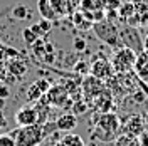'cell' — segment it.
<instances>
[{
    "mask_svg": "<svg viewBox=\"0 0 148 146\" xmlns=\"http://www.w3.org/2000/svg\"><path fill=\"white\" fill-rule=\"evenodd\" d=\"M143 131H147V124L143 121V116L140 114H131L125 121H121V134L138 138Z\"/></svg>",
    "mask_w": 148,
    "mask_h": 146,
    "instance_id": "obj_8",
    "label": "cell"
},
{
    "mask_svg": "<svg viewBox=\"0 0 148 146\" xmlns=\"http://www.w3.org/2000/svg\"><path fill=\"white\" fill-rule=\"evenodd\" d=\"M104 5H106L108 12H116V10L120 9V5H121V0H106Z\"/></svg>",
    "mask_w": 148,
    "mask_h": 146,
    "instance_id": "obj_23",
    "label": "cell"
},
{
    "mask_svg": "<svg viewBox=\"0 0 148 146\" xmlns=\"http://www.w3.org/2000/svg\"><path fill=\"white\" fill-rule=\"evenodd\" d=\"M143 121H145V124L148 126V113H145V116H143Z\"/></svg>",
    "mask_w": 148,
    "mask_h": 146,
    "instance_id": "obj_29",
    "label": "cell"
},
{
    "mask_svg": "<svg viewBox=\"0 0 148 146\" xmlns=\"http://www.w3.org/2000/svg\"><path fill=\"white\" fill-rule=\"evenodd\" d=\"M54 123H56V128H57V131H62V133H71V131L77 126V116L66 113V114H61L59 118H56Z\"/></svg>",
    "mask_w": 148,
    "mask_h": 146,
    "instance_id": "obj_12",
    "label": "cell"
},
{
    "mask_svg": "<svg viewBox=\"0 0 148 146\" xmlns=\"http://www.w3.org/2000/svg\"><path fill=\"white\" fill-rule=\"evenodd\" d=\"M7 126V119H5V116H3V113L0 111V129H3Z\"/></svg>",
    "mask_w": 148,
    "mask_h": 146,
    "instance_id": "obj_26",
    "label": "cell"
},
{
    "mask_svg": "<svg viewBox=\"0 0 148 146\" xmlns=\"http://www.w3.org/2000/svg\"><path fill=\"white\" fill-rule=\"evenodd\" d=\"M12 17L15 20H25L30 17V12L25 5H15V7H12Z\"/></svg>",
    "mask_w": 148,
    "mask_h": 146,
    "instance_id": "obj_18",
    "label": "cell"
},
{
    "mask_svg": "<svg viewBox=\"0 0 148 146\" xmlns=\"http://www.w3.org/2000/svg\"><path fill=\"white\" fill-rule=\"evenodd\" d=\"M138 55L135 54L133 50H130L126 47H118L116 52L111 57V65L114 69L116 74H123V72H131L135 69Z\"/></svg>",
    "mask_w": 148,
    "mask_h": 146,
    "instance_id": "obj_5",
    "label": "cell"
},
{
    "mask_svg": "<svg viewBox=\"0 0 148 146\" xmlns=\"http://www.w3.org/2000/svg\"><path fill=\"white\" fill-rule=\"evenodd\" d=\"M0 146H15V139L12 136V133L0 134Z\"/></svg>",
    "mask_w": 148,
    "mask_h": 146,
    "instance_id": "obj_22",
    "label": "cell"
},
{
    "mask_svg": "<svg viewBox=\"0 0 148 146\" xmlns=\"http://www.w3.org/2000/svg\"><path fill=\"white\" fill-rule=\"evenodd\" d=\"M15 123H17V126H30V124L39 123V116H37L36 108H34L32 104L22 106V108L15 113Z\"/></svg>",
    "mask_w": 148,
    "mask_h": 146,
    "instance_id": "obj_10",
    "label": "cell"
},
{
    "mask_svg": "<svg viewBox=\"0 0 148 146\" xmlns=\"http://www.w3.org/2000/svg\"><path fill=\"white\" fill-rule=\"evenodd\" d=\"M114 146H140L138 138L128 136V134H120L114 139Z\"/></svg>",
    "mask_w": 148,
    "mask_h": 146,
    "instance_id": "obj_17",
    "label": "cell"
},
{
    "mask_svg": "<svg viewBox=\"0 0 148 146\" xmlns=\"http://www.w3.org/2000/svg\"><path fill=\"white\" fill-rule=\"evenodd\" d=\"M91 131V138L101 143H114V139L121 134V121L114 113H99Z\"/></svg>",
    "mask_w": 148,
    "mask_h": 146,
    "instance_id": "obj_2",
    "label": "cell"
},
{
    "mask_svg": "<svg viewBox=\"0 0 148 146\" xmlns=\"http://www.w3.org/2000/svg\"><path fill=\"white\" fill-rule=\"evenodd\" d=\"M10 96V87L7 84H0V99H7Z\"/></svg>",
    "mask_w": 148,
    "mask_h": 146,
    "instance_id": "obj_25",
    "label": "cell"
},
{
    "mask_svg": "<svg viewBox=\"0 0 148 146\" xmlns=\"http://www.w3.org/2000/svg\"><path fill=\"white\" fill-rule=\"evenodd\" d=\"M52 86L51 79H37L27 87V101L29 102H36V101L46 98L49 87Z\"/></svg>",
    "mask_w": 148,
    "mask_h": 146,
    "instance_id": "obj_9",
    "label": "cell"
},
{
    "mask_svg": "<svg viewBox=\"0 0 148 146\" xmlns=\"http://www.w3.org/2000/svg\"><path fill=\"white\" fill-rule=\"evenodd\" d=\"M86 47H88V42H86V39H83V37H76L73 40V49L76 50V52H84L86 50Z\"/></svg>",
    "mask_w": 148,
    "mask_h": 146,
    "instance_id": "obj_21",
    "label": "cell"
},
{
    "mask_svg": "<svg viewBox=\"0 0 148 146\" xmlns=\"http://www.w3.org/2000/svg\"><path fill=\"white\" fill-rule=\"evenodd\" d=\"M10 133L15 139V146H40L47 136L57 133V128L52 119L47 123H36L30 126H18Z\"/></svg>",
    "mask_w": 148,
    "mask_h": 146,
    "instance_id": "obj_1",
    "label": "cell"
},
{
    "mask_svg": "<svg viewBox=\"0 0 148 146\" xmlns=\"http://www.w3.org/2000/svg\"><path fill=\"white\" fill-rule=\"evenodd\" d=\"M37 12H39L40 18H46V20H51V22L59 18L56 10L51 5V0H37Z\"/></svg>",
    "mask_w": 148,
    "mask_h": 146,
    "instance_id": "obj_14",
    "label": "cell"
},
{
    "mask_svg": "<svg viewBox=\"0 0 148 146\" xmlns=\"http://www.w3.org/2000/svg\"><path fill=\"white\" fill-rule=\"evenodd\" d=\"M141 27L148 29V0H131Z\"/></svg>",
    "mask_w": 148,
    "mask_h": 146,
    "instance_id": "obj_13",
    "label": "cell"
},
{
    "mask_svg": "<svg viewBox=\"0 0 148 146\" xmlns=\"http://www.w3.org/2000/svg\"><path fill=\"white\" fill-rule=\"evenodd\" d=\"M59 146H86V143H84V139L79 134L66 133L64 136L59 139Z\"/></svg>",
    "mask_w": 148,
    "mask_h": 146,
    "instance_id": "obj_16",
    "label": "cell"
},
{
    "mask_svg": "<svg viewBox=\"0 0 148 146\" xmlns=\"http://www.w3.org/2000/svg\"><path fill=\"white\" fill-rule=\"evenodd\" d=\"M89 72H91L92 77H96V79H99V81H110L111 77L114 76V69H113V65H111V61H108L106 57H103V55H98L94 61L91 62L89 65Z\"/></svg>",
    "mask_w": 148,
    "mask_h": 146,
    "instance_id": "obj_7",
    "label": "cell"
},
{
    "mask_svg": "<svg viewBox=\"0 0 148 146\" xmlns=\"http://www.w3.org/2000/svg\"><path fill=\"white\" fill-rule=\"evenodd\" d=\"M120 32V46L126 47L130 50H133L136 55H140L145 50V44H143V37L140 34L138 27H133L128 24H123L118 27Z\"/></svg>",
    "mask_w": 148,
    "mask_h": 146,
    "instance_id": "obj_4",
    "label": "cell"
},
{
    "mask_svg": "<svg viewBox=\"0 0 148 146\" xmlns=\"http://www.w3.org/2000/svg\"><path fill=\"white\" fill-rule=\"evenodd\" d=\"M22 39H24V42H25V44L30 47V46H32V44L37 40V39H40V37H37L36 32H34L30 27H27V29H24V30H22Z\"/></svg>",
    "mask_w": 148,
    "mask_h": 146,
    "instance_id": "obj_20",
    "label": "cell"
},
{
    "mask_svg": "<svg viewBox=\"0 0 148 146\" xmlns=\"http://www.w3.org/2000/svg\"><path fill=\"white\" fill-rule=\"evenodd\" d=\"M89 108V104L83 99H77V101H73V106H71V109H73V114L74 116H79V114H84L86 111Z\"/></svg>",
    "mask_w": 148,
    "mask_h": 146,
    "instance_id": "obj_19",
    "label": "cell"
},
{
    "mask_svg": "<svg viewBox=\"0 0 148 146\" xmlns=\"http://www.w3.org/2000/svg\"><path fill=\"white\" fill-rule=\"evenodd\" d=\"M74 71H76V72H83V74H86L88 71H89V64H88L86 61H81V62H77V64L74 65Z\"/></svg>",
    "mask_w": 148,
    "mask_h": 146,
    "instance_id": "obj_24",
    "label": "cell"
},
{
    "mask_svg": "<svg viewBox=\"0 0 148 146\" xmlns=\"http://www.w3.org/2000/svg\"><path fill=\"white\" fill-rule=\"evenodd\" d=\"M5 67H7V71H9V74L15 79V81H18V79H22L24 76H25V72H27V62L20 57V55H17V57H12V59H7L5 61Z\"/></svg>",
    "mask_w": 148,
    "mask_h": 146,
    "instance_id": "obj_11",
    "label": "cell"
},
{
    "mask_svg": "<svg viewBox=\"0 0 148 146\" xmlns=\"http://www.w3.org/2000/svg\"><path fill=\"white\" fill-rule=\"evenodd\" d=\"M9 12H12V7H7V9L0 10V18L3 17V15H5V14H9Z\"/></svg>",
    "mask_w": 148,
    "mask_h": 146,
    "instance_id": "obj_27",
    "label": "cell"
},
{
    "mask_svg": "<svg viewBox=\"0 0 148 146\" xmlns=\"http://www.w3.org/2000/svg\"><path fill=\"white\" fill-rule=\"evenodd\" d=\"M46 99L52 108H59V109H69L73 106V99H71V96H69V92H67L62 82L61 84H52L49 87Z\"/></svg>",
    "mask_w": 148,
    "mask_h": 146,
    "instance_id": "obj_6",
    "label": "cell"
},
{
    "mask_svg": "<svg viewBox=\"0 0 148 146\" xmlns=\"http://www.w3.org/2000/svg\"><path fill=\"white\" fill-rule=\"evenodd\" d=\"M52 27H54L52 22H51V20H46V18H40V22L30 25V29L37 34V37H47L52 32Z\"/></svg>",
    "mask_w": 148,
    "mask_h": 146,
    "instance_id": "obj_15",
    "label": "cell"
},
{
    "mask_svg": "<svg viewBox=\"0 0 148 146\" xmlns=\"http://www.w3.org/2000/svg\"><path fill=\"white\" fill-rule=\"evenodd\" d=\"M5 108V99H0V111Z\"/></svg>",
    "mask_w": 148,
    "mask_h": 146,
    "instance_id": "obj_28",
    "label": "cell"
},
{
    "mask_svg": "<svg viewBox=\"0 0 148 146\" xmlns=\"http://www.w3.org/2000/svg\"><path fill=\"white\" fill-rule=\"evenodd\" d=\"M92 32L101 40L103 44H108L110 47H120V32L118 25L110 18H101L98 22H92Z\"/></svg>",
    "mask_w": 148,
    "mask_h": 146,
    "instance_id": "obj_3",
    "label": "cell"
}]
</instances>
